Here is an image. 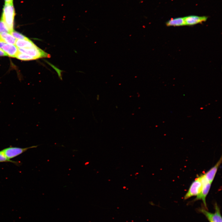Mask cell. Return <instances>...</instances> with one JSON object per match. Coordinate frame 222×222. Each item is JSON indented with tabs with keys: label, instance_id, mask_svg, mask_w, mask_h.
<instances>
[{
	"label": "cell",
	"instance_id": "16",
	"mask_svg": "<svg viewBox=\"0 0 222 222\" xmlns=\"http://www.w3.org/2000/svg\"><path fill=\"white\" fill-rule=\"evenodd\" d=\"M9 162L15 163H18L17 162L12 161L10 159L7 158L5 156L0 152V162Z\"/></svg>",
	"mask_w": 222,
	"mask_h": 222
},
{
	"label": "cell",
	"instance_id": "11",
	"mask_svg": "<svg viewBox=\"0 0 222 222\" xmlns=\"http://www.w3.org/2000/svg\"><path fill=\"white\" fill-rule=\"evenodd\" d=\"M167 26L179 27L185 25L184 17L172 18L166 22Z\"/></svg>",
	"mask_w": 222,
	"mask_h": 222
},
{
	"label": "cell",
	"instance_id": "5",
	"mask_svg": "<svg viewBox=\"0 0 222 222\" xmlns=\"http://www.w3.org/2000/svg\"><path fill=\"white\" fill-rule=\"evenodd\" d=\"M201 180L203 187L200 193L196 196L194 201L201 200L203 202L205 207L207 209L206 198L210 190L212 183L209 182L203 175H201Z\"/></svg>",
	"mask_w": 222,
	"mask_h": 222
},
{
	"label": "cell",
	"instance_id": "1",
	"mask_svg": "<svg viewBox=\"0 0 222 222\" xmlns=\"http://www.w3.org/2000/svg\"><path fill=\"white\" fill-rule=\"evenodd\" d=\"M15 10L13 3H5L2 10L1 19L9 29L10 33L13 31Z\"/></svg>",
	"mask_w": 222,
	"mask_h": 222
},
{
	"label": "cell",
	"instance_id": "9",
	"mask_svg": "<svg viewBox=\"0 0 222 222\" xmlns=\"http://www.w3.org/2000/svg\"><path fill=\"white\" fill-rule=\"evenodd\" d=\"M221 162L222 157L221 156L220 159L216 164L207 172L204 174L205 177L209 182L211 183L212 182L218 169Z\"/></svg>",
	"mask_w": 222,
	"mask_h": 222
},
{
	"label": "cell",
	"instance_id": "13",
	"mask_svg": "<svg viewBox=\"0 0 222 222\" xmlns=\"http://www.w3.org/2000/svg\"><path fill=\"white\" fill-rule=\"evenodd\" d=\"M17 59L23 60H35V59L25 54L22 53L19 51L16 57Z\"/></svg>",
	"mask_w": 222,
	"mask_h": 222
},
{
	"label": "cell",
	"instance_id": "14",
	"mask_svg": "<svg viewBox=\"0 0 222 222\" xmlns=\"http://www.w3.org/2000/svg\"><path fill=\"white\" fill-rule=\"evenodd\" d=\"M10 34L16 39H29L22 34L14 30L11 31Z\"/></svg>",
	"mask_w": 222,
	"mask_h": 222
},
{
	"label": "cell",
	"instance_id": "3",
	"mask_svg": "<svg viewBox=\"0 0 222 222\" xmlns=\"http://www.w3.org/2000/svg\"><path fill=\"white\" fill-rule=\"evenodd\" d=\"M203 187L200 176L195 179L191 184L188 191L184 197L186 199L194 196H197L200 192Z\"/></svg>",
	"mask_w": 222,
	"mask_h": 222
},
{
	"label": "cell",
	"instance_id": "17",
	"mask_svg": "<svg viewBox=\"0 0 222 222\" xmlns=\"http://www.w3.org/2000/svg\"><path fill=\"white\" fill-rule=\"evenodd\" d=\"M8 56L7 55L0 49V56Z\"/></svg>",
	"mask_w": 222,
	"mask_h": 222
},
{
	"label": "cell",
	"instance_id": "8",
	"mask_svg": "<svg viewBox=\"0 0 222 222\" xmlns=\"http://www.w3.org/2000/svg\"><path fill=\"white\" fill-rule=\"evenodd\" d=\"M208 17L206 16L191 15L184 17L185 25L192 26L205 22Z\"/></svg>",
	"mask_w": 222,
	"mask_h": 222
},
{
	"label": "cell",
	"instance_id": "18",
	"mask_svg": "<svg viewBox=\"0 0 222 222\" xmlns=\"http://www.w3.org/2000/svg\"><path fill=\"white\" fill-rule=\"evenodd\" d=\"M5 3H13V0H5Z\"/></svg>",
	"mask_w": 222,
	"mask_h": 222
},
{
	"label": "cell",
	"instance_id": "12",
	"mask_svg": "<svg viewBox=\"0 0 222 222\" xmlns=\"http://www.w3.org/2000/svg\"><path fill=\"white\" fill-rule=\"evenodd\" d=\"M0 39L9 44H15L16 40L10 33L4 32L0 34Z\"/></svg>",
	"mask_w": 222,
	"mask_h": 222
},
{
	"label": "cell",
	"instance_id": "2",
	"mask_svg": "<svg viewBox=\"0 0 222 222\" xmlns=\"http://www.w3.org/2000/svg\"><path fill=\"white\" fill-rule=\"evenodd\" d=\"M18 51L22 53L27 54L35 60L43 58H49L50 55L43 51L37 46L30 48H18Z\"/></svg>",
	"mask_w": 222,
	"mask_h": 222
},
{
	"label": "cell",
	"instance_id": "6",
	"mask_svg": "<svg viewBox=\"0 0 222 222\" xmlns=\"http://www.w3.org/2000/svg\"><path fill=\"white\" fill-rule=\"evenodd\" d=\"M215 209L214 213L209 212L203 208L199 209V210L205 216L209 222H222L220 209L216 204H215Z\"/></svg>",
	"mask_w": 222,
	"mask_h": 222
},
{
	"label": "cell",
	"instance_id": "7",
	"mask_svg": "<svg viewBox=\"0 0 222 222\" xmlns=\"http://www.w3.org/2000/svg\"><path fill=\"white\" fill-rule=\"evenodd\" d=\"M0 49L9 56L15 57L19 52L18 48L13 44L7 43L0 39Z\"/></svg>",
	"mask_w": 222,
	"mask_h": 222
},
{
	"label": "cell",
	"instance_id": "10",
	"mask_svg": "<svg viewBox=\"0 0 222 222\" xmlns=\"http://www.w3.org/2000/svg\"><path fill=\"white\" fill-rule=\"evenodd\" d=\"M15 45L17 47L19 48H30L36 46L29 39L16 40Z\"/></svg>",
	"mask_w": 222,
	"mask_h": 222
},
{
	"label": "cell",
	"instance_id": "15",
	"mask_svg": "<svg viewBox=\"0 0 222 222\" xmlns=\"http://www.w3.org/2000/svg\"><path fill=\"white\" fill-rule=\"evenodd\" d=\"M4 32L10 33V31L6 24L1 19L0 20V34Z\"/></svg>",
	"mask_w": 222,
	"mask_h": 222
},
{
	"label": "cell",
	"instance_id": "4",
	"mask_svg": "<svg viewBox=\"0 0 222 222\" xmlns=\"http://www.w3.org/2000/svg\"><path fill=\"white\" fill-rule=\"evenodd\" d=\"M37 147V146H33L24 148L12 147H9L1 150L0 151V152L7 158L10 159L22 154L29 149Z\"/></svg>",
	"mask_w": 222,
	"mask_h": 222
}]
</instances>
